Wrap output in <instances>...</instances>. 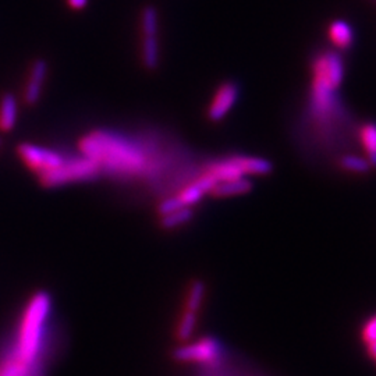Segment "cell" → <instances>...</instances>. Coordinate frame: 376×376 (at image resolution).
Segmentation results:
<instances>
[{"mask_svg": "<svg viewBox=\"0 0 376 376\" xmlns=\"http://www.w3.org/2000/svg\"><path fill=\"white\" fill-rule=\"evenodd\" d=\"M0 376H5V375H2V373H0Z\"/></svg>", "mask_w": 376, "mask_h": 376, "instance_id": "26", "label": "cell"}, {"mask_svg": "<svg viewBox=\"0 0 376 376\" xmlns=\"http://www.w3.org/2000/svg\"><path fill=\"white\" fill-rule=\"evenodd\" d=\"M17 152L20 155V158L35 171L43 173L46 170L54 169L57 166H60L65 160L61 155H59L54 151L46 149L43 147H38L34 144H20L17 148Z\"/></svg>", "mask_w": 376, "mask_h": 376, "instance_id": "5", "label": "cell"}, {"mask_svg": "<svg viewBox=\"0 0 376 376\" xmlns=\"http://www.w3.org/2000/svg\"><path fill=\"white\" fill-rule=\"evenodd\" d=\"M366 351L372 359H376V340L366 343Z\"/></svg>", "mask_w": 376, "mask_h": 376, "instance_id": "24", "label": "cell"}, {"mask_svg": "<svg viewBox=\"0 0 376 376\" xmlns=\"http://www.w3.org/2000/svg\"><path fill=\"white\" fill-rule=\"evenodd\" d=\"M80 147L84 156L96 162L102 170L125 176L148 170L145 151L124 137L107 132H94L81 140Z\"/></svg>", "mask_w": 376, "mask_h": 376, "instance_id": "1", "label": "cell"}, {"mask_svg": "<svg viewBox=\"0 0 376 376\" xmlns=\"http://www.w3.org/2000/svg\"><path fill=\"white\" fill-rule=\"evenodd\" d=\"M101 166L92 159L84 156L73 160H63V163L54 169L41 173V182L45 187L53 188L69 182L94 180L101 174Z\"/></svg>", "mask_w": 376, "mask_h": 376, "instance_id": "3", "label": "cell"}, {"mask_svg": "<svg viewBox=\"0 0 376 376\" xmlns=\"http://www.w3.org/2000/svg\"><path fill=\"white\" fill-rule=\"evenodd\" d=\"M329 38L339 49H348L354 41V32L350 24L343 20H336L329 27Z\"/></svg>", "mask_w": 376, "mask_h": 376, "instance_id": "15", "label": "cell"}, {"mask_svg": "<svg viewBox=\"0 0 376 376\" xmlns=\"http://www.w3.org/2000/svg\"><path fill=\"white\" fill-rule=\"evenodd\" d=\"M141 32L143 35L158 36L159 32L158 10L151 5H147L141 12Z\"/></svg>", "mask_w": 376, "mask_h": 376, "instance_id": "19", "label": "cell"}, {"mask_svg": "<svg viewBox=\"0 0 376 376\" xmlns=\"http://www.w3.org/2000/svg\"><path fill=\"white\" fill-rule=\"evenodd\" d=\"M244 176H268L273 171V163L267 158L249 155H230Z\"/></svg>", "mask_w": 376, "mask_h": 376, "instance_id": "8", "label": "cell"}, {"mask_svg": "<svg viewBox=\"0 0 376 376\" xmlns=\"http://www.w3.org/2000/svg\"><path fill=\"white\" fill-rule=\"evenodd\" d=\"M202 171H207L212 174L218 181H226V180H234L240 177H247L241 173L240 167L230 159V156L219 160H211L208 162Z\"/></svg>", "mask_w": 376, "mask_h": 376, "instance_id": "11", "label": "cell"}, {"mask_svg": "<svg viewBox=\"0 0 376 376\" xmlns=\"http://www.w3.org/2000/svg\"><path fill=\"white\" fill-rule=\"evenodd\" d=\"M253 181L247 177H240L234 180H226V181H218L209 194L216 198H226V197H236V196H244L253 190Z\"/></svg>", "mask_w": 376, "mask_h": 376, "instance_id": "9", "label": "cell"}, {"mask_svg": "<svg viewBox=\"0 0 376 376\" xmlns=\"http://www.w3.org/2000/svg\"><path fill=\"white\" fill-rule=\"evenodd\" d=\"M325 72L332 87L335 90H339L343 83L344 65L342 57L336 52L325 53Z\"/></svg>", "mask_w": 376, "mask_h": 376, "instance_id": "14", "label": "cell"}, {"mask_svg": "<svg viewBox=\"0 0 376 376\" xmlns=\"http://www.w3.org/2000/svg\"><path fill=\"white\" fill-rule=\"evenodd\" d=\"M223 346L213 336H207L196 343L177 347L171 357L178 362H198L205 365L218 364L223 357Z\"/></svg>", "mask_w": 376, "mask_h": 376, "instance_id": "4", "label": "cell"}, {"mask_svg": "<svg viewBox=\"0 0 376 376\" xmlns=\"http://www.w3.org/2000/svg\"><path fill=\"white\" fill-rule=\"evenodd\" d=\"M180 208H184L182 202L180 201V198L177 196H171V197H167L165 200H162L159 204H158V215L162 216V215H166V213H170L173 211H177Z\"/></svg>", "mask_w": 376, "mask_h": 376, "instance_id": "21", "label": "cell"}, {"mask_svg": "<svg viewBox=\"0 0 376 376\" xmlns=\"http://www.w3.org/2000/svg\"><path fill=\"white\" fill-rule=\"evenodd\" d=\"M50 311V297L46 291L35 293L24 312L14 357L23 362H35L42 350L45 322Z\"/></svg>", "mask_w": 376, "mask_h": 376, "instance_id": "2", "label": "cell"}, {"mask_svg": "<svg viewBox=\"0 0 376 376\" xmlns=\"http://www.w3.org/2000/svg\"><path fill=\"white\" fill-rule=\"evenodd\" d=\"M240 95V88L234 81H226L220 84L211 101V105L207 110V116L212 123L223 120L227 113L233 109Z\"/></svg>", "mask_w": 376, "mask_h": 376, "instance_id": "6", "label": "cell"}, {"mask_svg": "<svg viewBox=\"0 0 376 376\" xmlns=\"http://www.w3.org/2000/svg\"><path fill=\"white\" fill-rule=\"evenodd\" d=\"M67 3L72 9L74 10H81L84 8H87L88 5V0H67Z\"/></svg>", "mask_w": 376, "mask_h": 376, "instance_id": "23", "label": "cell"}, {"mask_svg": "<svg viewBox=\"0 0 376 376\" xmlns=\"http://www.w3.org/2000/svg\"><path fill=\"white\" fill-rule=\"evenodd\" d=\"M159 41L158 36L151 35H143V43H141V57L143 65L147 70L154 72L159 67L160 56H159Z\"/></svg>", "mask_w": 376, "mask_h": 376, "instance_id": "13", "label": "cell"}, {"mask_svg": "<svg viewBox=\"0 0 376 376\" xmlns=\"http://www.w3.org/2000/svg\"><path fill=\"white\" fill-rule=\"evenodd\" d=\"M358 138L366 154V160L372 169H376V123H364L359 129Z\"/></svg>", "mask_w": 376, "mask_h": 376, "instance_id": "12", "label": "cell"}, {"mask_svg": "<svg viewBox=\"0 0 376 376\" xmlns=\"http://www.w3.org/2000/svg\"><path fill=\"white\" fill-rule=\"evenodd\" d=\"M207 294V284L201 279H196L190 287H188L187 298H185V311H191V312H198L204 298Z\"/></svg>", "mask_w": 376, "mask_h": 376, "instance_id": "17", "label": "cell"}, {"mask_svg": "<svg viewBox=\"0 0 376 376\" xmlns=\"http://www.w3.org/2000/svg\"><path fill=\"white\" fill-rule=\"evenodd\" d=\"M193 218H194L193 207H184V208H180V209L173 211L170 213L162 215L159 224L165 230H173V229L182 226V224L190 223L193 220Z\"/></svg>", "mask_w": 376, "mask_h": 376, "instance_id": "16", "label": "cell"}, {"mask_svg": "<svg viewBox=\"0 0 376 376\" xmlns=\"http://www.w3.org/2000/svg\"><path fill=\"white\" fill-rule=\"evenodd\" d=\"M19 120V102L14 94L6 92L0 98V130L12 132Z\"/></svg>", "mask_w": 376, "mask_h": 376, "instance_id": "10", "label": "cell"}, {"mask_svg": "<svg viewBox=\"0 0 376 376\" xmlns=\"http://www.w3.org/2000/svg\"><path fill=\"white\" fill-rule=\"evenodd\" d=\"M0 145H2V138H0Z\"/></svg>", "mask_w": 376, "mask_h": 376, "instance_id": "25", "label": "cell"}, {"mask_svg": "<svg viewBox=\"0 0 376 376\" xmlns=\"http://www.w3.org/2000/svg\"><path fill=\"white\" fill-rule=\"evenodd\" d=\"M198 312H191V311H185L182 313V317L177 325V331H176V336L180 342H184V340H188L194 331H196V326H197V321H198Z\"/></svg>", "mask_w": 376, "mask_h": 376, "instance_id": "18", "label": "cell"}, {"mask_svg": "<svg viewBox=\"0 0 376 376\" xmlns=\"http://www.w3.org/2000/svg\"><path fill=\"white\" fill-rule=\"evenodd\" d=\"M339 166L350 173H357V174H365L368 173L372 167L369 165V162L366 160V158H361L357 155H343L339 159Z\"/></svg>", "mask_w": 376, "mask_h": 376, "instance_id": "20", "label": "cell"}, {"mask_svg": "<svg viewBox=\"0 0 376 376\" xmlns=\"http://www.w3.org/2000/svg\"><path fill=\"white\" fill-rule=\"evenodd\" d=\"M49 73L48 61L45 59H36L30 67V74L24 88V101L27 105H36L42 96L45 81Z\"/></svg>", "mask_w": 376, "mask_h": 376, "instance_id": "7", "label": "cell"}, {"mask_svg": "<svg viewBox=\"0 0 376 376\" xmlns=\"http://www.w3.org/2000/svg\"><path fill=\"white\" fill-rule=\"evenodd\" d=\"M361 335H362V340L365 343H370V342L376 340V315L370 317L366 321V324L362 328Z\"/></svg>", "mask_w": 376, "mask_h": 376, "instance_id": "22", "label": "cell"}]
</instances>
